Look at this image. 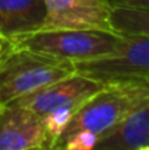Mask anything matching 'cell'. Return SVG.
Returning a JSON list of instances; mask_svg holds the SVG:
<instances>
[{
	"instance_id": "cell-11",
	"label": "cell",
	"mask_w": 149,
	"mask_h": 150,
	"mask_svg": "<svg viewBox=\"0 0 149 150\" xmlns=\"http://www.w3.org/2000/svg\"><path fill=\"white\" fill-rule=\"evenodd\" d=\"M76 111L78 109H75V108H58V109L51 111L50 114L44 117L48 143L53 150H56L57 142L64 134V131H66V128H67L69 122L72 121Z\"/></svg>"
},
{
	"instance_id": "cell-3",
	"label": "cell",
	"mask_w": 149,
	"mask_h": 150,
	"mask_svg": "<svg viewBox=\"0 0 149 150\" xmlns=\"http://www.w3.org/2000/svg\"><path fill=\"white\" fill-rule=\"evenodd\" d=\"M10 41L13 47L79 63L114 52L123 42V34L92 29H37L16 35Z\"/></svg>"
},
{
	"instance_id": "cell-12",
	"label": "cell",
	"mask_w": 149,
	"mask_h": 150,
	"mask_svg": "<svg viewBox=\"0 0 149 150\" xmlns=\"http://www.w3.org/2000/svg\"><path fill=\"white\" fill-rule=\"evenodd\" d=\"M99 136L91 130H78L67 136L58 146V150H94Z\"/></svg>"
},
{
	"instance_id": "cell-10",
	"label": "cell",
	"mask_w": 149,
	"mask_h": 150,
	"mask_svg": "<svg viewBox=\"0 0 149 150\" xmlns=\"http://www.w3.org/2000/svg\"><path fill=\"white\" fill-rule=\"evenodd\" d=\"M111 26L123 35L149 37V9L142 7H113Z\"/></svg>"
},
{
	"instance_id": "cell-17",
	"label": "cell",
	"mask_w": 149,
	"mask_h": 150,
	"mask_svg": "<svg viewBox=\"0 0 149 150\" xmlns=\"http://www.w3.org/2000/svg\"><path fill=\"white\" fill-rule=\"evenodd\" d=\"M0 105H1V103H0Z\"/></svg>"
},
{
	"instance_id": "cell-16",
	"label": "cell",
	"mask_w": 149,
	"mask_h": 150,
	"mask_svg": "<svg viewBox=\"0 0 149 150\" xmlns=\"http://www.w3.org/2000/svg\"><path fill=\"white\" fill-rule=\"evenodd\" d=\"M139 150H149V146H146V147H142V149H139Z\"/></svg>"
},
{
	"instance_id": "cell-1",
	"label": "cell",
	"mask_w": 149,
	"mask_h": 150,
	"mask_svg": "<svg viewBox=\"0 0 149 150\" xmlns=\"http://www.w3.org/2000/svg\"><path fill=\"white\" fill-rule=\"evenodd\" d=\"M149 103V82L142 80H117L104 83L102 89L91 96L75 112L60 143L78 130H91L99 139L121 122L132 112Z\"/></svg>"
},
{
	"instance_id": "cell-9",
	"label": "cell",
	"mask_w": 149,
	"mask_h": 150,
	"mask_svg": "<svg viewBox=\"0 0 149 150\" xmlns=\"http://www.w3.org/2000/svg\"><path fill=\"white\" fill-rule=\"evenodd\" d=\"M146 146H149V103L105 133L94 150H139Z\"/></svg>"
},
{
	"instance_id": "cell-7",
	"label": "cell",
	"mask_w": 149,
	"mask_h": 150,
	"mask_svg": "<svg viewBox=\"0 0 149 150\" xmlns=\"http://www.w3.org/2000/svg\"><path fill=\"white\" fill-rule=\"evenodd\" d=\"M44 144L50 146L41 115L19 105H0V150H24Z\"/></svg>"
},
{
	"instance_id": "cell-4",
	"label": "cell",
	"mask_w": 149,
	"mask_h": 150,
	"mask_svg": "<svg viewBox=\"0 0 149 150\" xmlns=\"http://www.w3.org/2000/svg\"><path fill=\"white\" fill-rule=\"evenodd\" d=\"M76 73L102 83L117 80L149 82V37L123 35L121 45L101 58L75 63Z\"/></svg>"
},
{
	"instance_id": "cell-13",
	"label": "cell",
	"mask_w": 149,
	"mask_h": 150,
	"mask_svg": "<svg viewBox=\"0 0 149 150\" xmlns=\"http://www.w3.org/2000/svg\"><path fill=\"white\" fill-rule=\"evenodd\" d=\"M113 7L121 6V7H142L149 9V0H110Z\"/></svg>"
},
{
	"instance_id": "cell-2",
	"label": "cell",
	"mask_w": 149,
	"mask_h": 150,
	"mask_svg": "<svg viewBox=\"0 0 149 150\" xmlns=\"http://www.w3.org/2000/svg\"><path fill=\"white\" fill-rule=\"evenodd\" d=\"M75 73L72 61L12 47L0 60V103H9Z\"/></svg>"
},
{
	"instance_id": "cell-15",
	"label": "cell",
	"mask_w": 149,
	"mask_h": 150,
	"mask_svg": "<svg viewBox=\"0 0 149 150\" xmlns=\"http://www.w3.org/2000/svg\"><path fill=\"white\" fill-rule=\"evenodd\" d=\"M24 150H53V149L50 147L48 144H44V146H35V147H28V149Z\"/></svg>"
},
{
	"instance_id": "cell-14",
	"label": "cell",
	"mask_w": 149,
	"mask_h": 150,
	"mask_svg": "<svg viewBox=\"0 0 149 150\" xmlns=\"http://www.w3.org/2000/svg\"><path fill=\"white\" fill-rule=\"evenodd\" d=\"M12 47H13L12 41H10L9 38H6L4 35H1V34H0V60L3 58V55L10 50Z\"/></svg>"
},
{
	"instance_id": "cell-8",
	"label": "cell",
	"mask_w": 149,
	"mask_h": 150,
	"mask_svg": "<svg viewBox=\"0 0 149 150\" xmlns=\"http://www.w3.org/2000/svg\"><path fill=\"white\" fill-rule=\"evenodd\" d=\"M47 16L44 0H0V34L6 38L34 32Z\"/></svg>"
},
{
	"instance_id": "cell-6",
	"label": "cell",
	"mask_w": 149,
	"mask_h": 150,
	"mask_svg": "<svg viewBox=\"0 0 149 150\" xmlns=\"http://www.w3.org/2000/svg\"><path fill=\"white\" fill-rule=\"evenodd\" d=\"M47 16L40 29H92L115 32L110 0H44ZM118 34V32H117Z\"/></svg>"
},
{
	"instance_id": "cell-5",
	"label": "cell",
	"mask_w": 149,
	"mask_h": 150,
	"mask_svg": "<svg viewBox=\"0 0 149 150\" xmlns=\"http://www.w3.org/2000/svg\"><path fill=\"white\" fill-rule=\"evenodd\" d=\"M102 86L104 83L99 80L75 73L69 77H64L53 85L28 93L22 98H18L9 103L28 108L44 118L47 114L58 108L79 109V106H82L91 96L101 91Z\"/></svg>"
}]
</instances>
